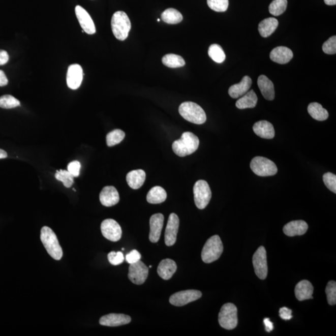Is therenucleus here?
<instances>
[{
	"instance_id": "f257e3e1",
	"label": "nucleus",
	"mask_w": 336,
	"mask_h": 336,
	"mask_svg": "<svg viewBox=\"0 0 336 336\" xmlns=\"http://www.w3.org/2000/svg\"><path fill=\"white\" fill-rule=\"evenodd\" d=\"M199 145V140L196 135L191 132H185L179 140L174 141L172 148L177 156L185 157L195 152Z\"/></svg>"
},
{
	"instance_id": "f03ea898",
	"label": "nucleus",
	"mask_w": 336,
	"mask_h": 336,
	"mask_svg": "<svg viewBox=\"0 0 336 336\" xmlns=\"http://www.w3.org/2000/svg\"><path fill=\"white\" fill-rule=\"evenodd\" d=\"M40 238L50 256L55 260H60L63 256V249L53 230L49 227H43Z\"/></svg>"
},
{
	"instance_id": "7ed1b4c3",
	"label": "nucleus",
	"mask_w": 336,
	"mask_h": 336,
	"mask_svg": "<svg viewBox=\"0 0 336 336\" xmlns=\"http://www.w3.org/2000/svg\"><path fill=\"white\" fill-rule=\"evenodd\" d=\"M179 112L183 118L194 124L201 125L206 121L204 110L194 102H183L180 105Z\"/></svg>"
},
{
	"instance_id": "20e7f679",
	"label": "nucleus",
	"mask_w": 336,
	"mask_h": 336,
	"mask_svg": "<svg viewBox=\"0 0 336 336\" xmlns=\"http://www.w3.org/2000/svg\"><path fill=\"white\" fill-rule=\"evenodd\" d=\"M111 26L115 37L118 40L124 41L131 29V22L126 13L119 11L113 14Z\"/></svg>"
},
{
	"instance_id": "39448f33",
	"label": "nucleus",
	"mask_w": 336,
	"mask_h": 336,
	"mask_svg": "<svg viewBox=\"0 0 336 336\" xmlns=\"http://www.w3.org/2000/svg\"><path fill=\"white\" fill-rule=\"evenodd\" d=\"M224 251L223 243L219 235H213L205 242L201 253L202 260L210 263L218 260Z\"/></svg>"
},
{
	"instance_id": "423d86ee",
	"label": "nucleus",
	"mask_w": 336,
	"mask_h": 336,
	"mask_svg": "<svg viewBox=\"0 0 336 336\" xmlns=\"http://www.w3.org/2000/svg\"><path fill=\"white\" fill-rule=\"evenodd\" d=\"M219 323L227 330L235 328L238 324L237 308L232 303H226L221 308L219 314Z\"/></svg>"
},
{
	"instance_id": "0eeeda50",
	"label": "nucleus",
	"mask_w": 336,
	"mask_h": 336,
	"mask_svg": "<svg viewBox=\"0 0 336 336\" xmlns=\"http://www.w3.org/2000/svg\"><path fill=\"white\" fill-rule=\"evenodd\" d=\"M251 168L255 174L263 177L274 176L278 172L276 163L268 158L262 157L253 158Z\"/></svg>"
},
{
	"instance_id": "6e6552de",
	"label": "nucleus",
	"mask_w": 336,
	"mask_h": 336,
	"mask_svg": "<svg viewBox=\"0 0 336 336\" xmlns=\"http://www.w3.org/2000/svg\"><path fill=\"white\" fill-rule=\"evenodd\" d=\"M194 202L199 209H204L209 204L212 193L208 183L204 180H199L193 188Z\"/></svg>"
},
{
	"instance_id": "1a4fd4ad",
	"label": "nucleus",
	"mask_w": 336,
	"mask_h": 336,
	"mask_svg": "<svg viewBox=\"0 0 336 336\" xmlns=\"http://www.w3.org/2000/svg\"><path fill=\"white\" fill-rule=\"evenodd\" d=\"M253 265L255 273L261 280H265L268 274L267 257L264 247L261 246L253 256Z\"/></svg>"
},
{
	"instance_id": "9d476101",
	"label": "nucleus",
	"mask_w": 336,
	"mask_h": 336,
	"mask_svg": "<svg viewBox=\"0 0 336 336\" xmlns=\"http://www.w3.org/2000/svg\"><path fill=\"white\" fill-rule=\"evenodd\" d=\"M201 291L189 290L179 291L173 294L169 298V302L176 307H183L190 302L198 300L201 298Z\"/></svg>"
},
{
	"instance_id": "9b49d317",
	"label": "nucleus",
	"mask_w": 336,
	"mask_h": 336,
	"mask_svg": "<svg viewBox=\"0 0 336 336\" xmlns=\"http://www.w3.org/2000/svg\"><path fill=\"white\" fill-rule=\"evenodd\" d=\"M149 268L141 261L130 264L128 277L130 281L135 285L143 284L148 278Z\"/></svg>"
},
{
	"instance_id": "f8f14e48",
	"label": "nucleus",
	"mask_w": 336,
	"mask_h": 336,
	"mask_svg": "<svg viewBox=\"0 0 336 336\" xmlns=\"http://www.w3.org/2000/svg\"><path fill=\"white\" fill-rule=\"evenodd\" d=\"M101 232L105 238L112 241L120 240L122 235L120 225L112 219H105L102 222Z\"/></svg>"
},
{
	"instance_id": "ddd939ff",
	"label": "nucleus",
	"mask_w": 336,
	"mask_h": 336,
	"mask_svg": "<svg viewBox=\"0 0 336 336\" xmlns=\"http://www.w3.org/2000/svg\"><path fill=\"white\" fill-rule=\"evenodd\" d=\"M83 76L84 73L81 66L77 64L69 66L67 72V85L71 89H78L82 84Z\"/></svg>"
},
{
	"instance_id": "4468645a",
	"label": "nucleus",
	"mask_w": 336,
	"mask_h": 336,
	"mask_svg": "<svg viewBox=\"0 0 336 336\" xmlns=\"http://www.w3.org/2000/svg\"><path fill=\"white\" fill-rule=\"evenodd\" d=\"M179 226V219L178 216L176 213H171L169 215L165 230V241L166 246L170 247L176 243Z\"/></svg>"
},
{
	"instance_id": "2eb2a0df",
	"label": "nucleus",
	"mask_w": 336,
	"mask_h": 336,
	"mask_svg": "<svg viewBox=\"0 0 336 336\" xmlns=\"http://www.w3.org/2000/svg\"><path fill=\"white\" fill-rule=\"evenodd\" d=\"M75 13L83 30L88 35L95 34L96 32L95 24L87 11L84 8L77 5L75 8Z\"/></svg>"
},
{
	"instance_id": "dca6fc26",
	"label": "nucleus",
	"mask_w": 336,
	"mask_h": 336,
	"mask_svg": "<svg viewBox=\"0 0 336 336\" xmlns=\"http://www.w3.org/2000/svg\"><path fill=\"white\" fill-rule=\"evenodd\" d=\"M131 320L130 316L124 314L112 313L102 316L100 319L99 323L102 326L116 327L129 324Z\"/></svg>"
},
{
	"instance_id": "f3484780",
	"label": "nucleus",
	"mask_w": 336,
	"mask_h": 336,
	"mask_svg": "<svg viewBox=\"0 0 336 336\" xmlns=\"http://www.w3.org/2000/svg\"><path fill=\"white\" fill-rule=\"evenodd\" d=\"M164 225V216L162 213H158L152 215L149 220L150 232L149 240L152 243H157L160 240Z\"/></svg>"
},
{
	"instance_id": "a211bd4d",
	"label": "nucleus",
	"mask_w": 336,
	"mask_h": 336,
	"mask_svg": "<svg viewBox=\"0 0 336 336\" xmlns=\"http://www.w3.org/2000/svg\"><path fill=\"white\" fill-rule=\"evenodd\" d=\"M100 201L105 207H112L118 203L120 196L117 190L113 186H106L100 193Z\"/></svg>"
},
{
	"instance_id": "6ab92c4d",
	"label": "nucleus",
	"mask_w": 336,
	"mask_h": 336,
	"mask_svg": "<svg viewBox=\"0 0 336 336\" xmlns=\"http://www.w3.org/2000/svg\"><path fill=\"white\" fill-rule=\"evenodd\" d=\"M270 57L273 62L280 65H285L292 59L293 54L292 51L287 47L279 46L272 50Z\"/></svg>"
},
{
	"instance_id": "aec40b11",
	"label": "nucleus",
	"mask_w": 336,
	"mask_h": 336,
	"mask_svg": "<svg viewBox=\"0 0 336 336\" xmlns=\"http://www.w3.org/2000/svg\"><path fill=\"white\" fill-rule=\"evenodd\" d=\"M308 226L304 221H293L285 225L283 227V232L289 237L302 235L307 232Z\"/></svg>"
},
{
	"instance_id": "412c9836",
	"label": "nucleus",
	"mask_w": 336,
	"mask_h": 336,
	"mask_svg": "<svg viewBox=\"0 0 336 336\" xmlns=\"http://www.w3.org/2000/svg\"><path fill=\"white\" fill-rule=\"evenodd\" d=\"M253 130L258 137L265 139H272L276 135L274 127L270 122L262 120L257 122L253 127Z\"/></svg>"
},
{
	"instance_id": "4be33fe9",
	"label": "nucleus",
	"mask_w": 336,
	"mask_h": 336,
	"mask_svg": "<svg viewBox=\"0 0 336 336\" xmlns=\"http://www.w3.org/2000/svg\"><path fill=\"white\" fill-rule=\"evenodd\" d=\"M252 79L249 76H244L238 84L233 85L229 88V94L233 99L242 97L249 91L252 85Z\"/></svg>"
},
{
	"instance_id": "5701e85b",
	"label": "nucleus",
	"mask_w": 336,
	"mask_h": 336,
	"mask_svg": "<svg viewBox=\"0 0 336 336\" xmlns=\"http://www.w3.org/2000/svg\"><path fill=\"white\" fill-rule=\"evenodd\" d=\"M177 270V265L173 260L166 258L163 260L158 266L157 271L159 276L163 280L171 279Z\"/></svg>"
},
{
	"instance_id": "b1692460",
	"label": "nucleus",
	"mask_w": 336,
	"mask_h": 336,
	"mask_svg": "<svg viewBox=\"0 0 336 336\" xmlns=\"http://www.w3.org/2000/svg\"><path fill=\"white\" fill-rule=\"evenodd\" d=\"M313 291L314 288L311 282L308 280H302L296 285L294 292L297 299L302 301L313 299Z\"/></svg>"
},
{
	"instance_id": "393cba45",
	"label": "nucleus",
	"mask_w": 336,
	"mask_h": 336,
	"mask_svg": "<svg viewBox=\"0 0 336 336\" xmlns=\"http://www.w3.org/2000/svg\"><path fill=\"white\" fill-rule=\"evenodd\" d=\"M257 84L263 97L268 101H273L274 99V88L273 82L267 77L262 75L258 77Z\"/></svg>"
},
{
	"instance_id": "a878e982",
	"label": "nucleus",
	"mask_w": 336,
	"mask_h": 336,
	"mask_svg": "<svg viewBox=\"0 0 336 336\" xmlns=\"http://www.w3.org/2000/svg\"><path fill=\"white\" fill-rule=\"evenodd\" d=\"M145 179L146 173L142 169L130 171L127 175L128 185L133 190L140 188L143 185Z\"/></svg>"
},
{
	"instance_id": "bb28decb",
	"label": "nucleus",
	"mask_w": 336,
	"mask_h": 336,
	"mask_svg": "<svg viewBox=\"0 0 336 336\" xmlns=\"http://www.w3.org/2000/svg\"><path fill=\"white\" fill-rule=\"evenodd\" d=\"M279 26V21L276 18L265 19L258 24V32L263 38H267L273 34Z\"/></svg>"
},
{
	"instance_id": "cd10ccee",
	"label": "nucleus",
	"mask_w": 336,
	"mask_h": 336,
	"mask_svg": "<svg viewBox=\"0 0 336 336\" xmlns=\"http://www.w3.org/2000/svg\"><path fill=\"white\" fill-rule=\"evenodd\" d=\"M258 97L255 91L253 90H249L238 100L236 102V107L239 109H246V108H252L255 107L257 104Z\"/></svg>"
},
{
	"instance_id": "c85d7f7f",
	"label": "nucleus",
	"mask_w": 336,
	"mask_h": 336,
	"mask_svg": "<svg viewBox=\"0 0 336 336\" xmlns=\"http://www.w3.org/2000/svg\"><path fill=\"white\" fill-rule=\"evenodd\" d=\"M167 198V193L160 186H155L149 190L147 194V201L150 204H157L162 203Z\"/></svg>"
},
{
	"instance_id": "c756f323",
	"label": "nucleus",
	"mask_w": 336,
	"mask_h": 336,
	"mask_svg": "<svg viewBox=\"0 0 336 336\" xmlns=\"http://www.w3.org/2000/svg\"><path fill=\"white\" fill-rule=\"evenodd\" d=\"M308 112L312 117L318 121H324L329 117V113L320 104L313 102L308 105Z\"/></svg>"
},
{
	"instance_id": "7c9ffc66",
	"label": "nucleus",
	"mask_w": 336,
	"mask_h": 336,
	"mask_svg": "<svg viewBox=\"0 0 336 336\" xmlns=\"http://www.w3.org/2000/svg\"><path fill=\"white\" fill-rule=\"evenodd\" d=\"M162 19L165 23L176 24L182 21L183 17L181 13L174 8H168L162 14Z\"/></svg>"
},
{
	"instance_id": "2f4dec72",
	"label": "nucleus",
	"mask_w": 336,
	"mask_h": 336,
	"mask_svg": "<svg viewBox=\"0 0 336 336\" xmlns=\"http://www.w3.org/2000/svg\"><path fill=\"white\" fill-rule=\"evenodd\" d=\"M164 65L170 68H181L185 65V60L179 55L174 54H166L163 57Z\"/></svg>"
},
{
	"instance_id": "473e14b6",
	"label": "nucleus",
	"mask_w": 336,
	"mask_h": 336,
	"mask_svg": "<svg viewBox=\"0 0 336 336\" xmlns=\"http://www.w3.org/2000/svg\"><path fill=\"white\" fill-rule=\"evenodd\" d=\"M208 54L211 59L217 63H223L226 59V54H225L224 50L219 44H212L208 50Z\"/></svg>"
},
{
	"instance_id": "72a5a7b5",
	"label": "nucleus",
	"mask_w": 336,
	"mask_h": 336,
	"mask_svg": "<svg viewBox=\"0 0 336 336\" xmlns=\"http://www.w3.org/2000/svg\"><path fill=\"white\" fill-rule=\"evenodd\" d=\"M126 137V133L120 129H116L108 133L107 137V144L108 146H113L118 144L124 140Z\"/></svg>"
},
{
	"instance_id": "f704fd0d",
	"label": "nucleus",
	"mask_w": 336,
	"mask_h": 336,
	"mask_svg": "<svg viewBox=\"0 0 336 336\" xmlns=\"http://www.w3.org/2000/svg\"><path fill=\"white\" fill-rule=\"evenodd\" d=\"M287 0H274L269 6V12L273 16L281 15L287 9Z\"/></svg>"
},
{
	"instance_id": "c9c22d12",
	"label": "nucleus",
	"mask_w": 336,
	"mask_h": 336,
	"mask_svg": "<svg viewBox=\"0 0 336 336\" xmlns=\"http://www.w3.org/2000/svg\"><path fill=\"white\" fill-rule=\"evenodd\" d=\"M19 106H20V102L15 97L11 95L0 97V108L11 109Z\"/></svg>"
},
{
	"instance_id": "e433bc0d",
	"label": "nucleus",
	"mask_w": 336,
	"mask_h": 336,
	"mask_svg": "<svg viewBox=\"0 0 336 336\" xmlns=\"http://www.w3.org/2000/svg\"><path fill=\"white\" fill-rule=\"evenodd\" d=\"M55 177L57 180L62 182L66 188H71L73 185L74 177L68 170L60 169L59 171H57L56 173L55 174Z\"/></svg>"
},
{
	"instance_id": "4c0bfd02",
	"label": "nucleus",
	"mask_w": 336,
	"mask_h": 336,
	"mask_svg": "<svg viewBox=\"0 0 336 336\" xmlns=\"http://www.w3.org/2000/svg\"><path fill=\"white\" fill-rule=\"evenodd\" d=\"M208 6L216 12H224L228 9L229 0H207Z\"/></svg>"
},
{
	"instance_id": "58836bf2",
	"label": "nucleus",
	"mask_w": 336,
	"mask_h": 336,
	"mask_svg": "<svg viewBox=\"0 0 336 336\" xmlns=\"http://www.w3.org/2000/svg\"><path fill=\"white\" fill-rule=\"evenodd\" d=\"M327 302L330 305L334 306L336 304V283L330 281L327 283L326 288Z\"/></svg>"
},
{
	"instance_id": "ea45409f",
	"label": "nucleus",
	"mask_w": 336,
	"mask_h": 336,
	"mask_svg": "<svg viewBox=\"0 0 336 336\" xmlns=\"http://www.w3.org/2000/svg\"><path fill=\"white\" fill-rule=\"evenodd\" d=\"M323 181L326 187L330 191L336 193V176L331 173H327L323 175Z\"/></svg>"
},
{
	"instance_id": "a19ab883",
	"label": "nucleus",
	"mask_w": 336,
	"mask_h": 336,
	"mask_svg": "<svg viewBox=\"0 0 336 336\" xmlns=\"http://www.w3.org/2000/svg\"><path fill=\"white\" fill-rule=\"evenodd\" d=\"M323 51L327 54L336 53V36H332L323 44Z\"/></svg>"
},
{
	"instance_id": "79ce46f5",
	"label": "nucleus",
	"mask_w": 336,
	"mask_h": 336,
	"mask_svg": "<svg viewBox=\"0 0 336 336\" xmlns=\"http://www.w3.org/2000/svg\"><path fill=\"white\" fill-rule=\"evenodd\" d=\"M108 259L113 265H120L124 261V254L121 252H111L108 254Z\"/></svg>"
},
{
	"instance_id": "37998d69",
	"label": "nucleus",
	"mask_w": 336,
	"mask_h": 336,
	"mask_svg": "<svg viewBox=\"0 0 336 336\" xmlns=\"http://www.w3.org/2000/svg\"><path fill=\"white\" fill-rule=\"evenodd\" d=\"M80 168L81 165L78 161H73L69 164L68 166V171L74 177H78L80 174Z\"/></svg>"
},
{
	"instance_id": "c03bdc74",
	"label": "nucleus",
	"mask_w": 336,
	"mask_h": 336,
	"mask_svg": "<svg viewBox=\"0 0 336 336\" xmlns=\"http://www.w3.org/2000/svg\"><path fill=\"white\" fill-rule=\"evenodd\" d=\"M141 257L140 252H138L137 250H133V251L127 255L126 260L130 264H132V263H135L140 261Z\"/></svg>"
},
{
	"instance_id": "a18cd8bd",
	"label": "nucleus",
	"mask_w": 336,
	"mask_h": 336,
	"mask_svg": "<svg viewBox=\"0 0 336 336\" xmlns=\"http://www.w3.org/2000/svg\"><path fill=\"white\" fill-rule=\"evenodd\" d=\"M279 314L280 318L284 320H290L293 318L292 311L287 307L280 308Z\"/></svg>"
},
{
	"instance_id": "49530a36",
	"label": "nucleus",
	"mask_w": 336,
	"mask_h": 336,
	"mask_svg": "<svg viewBox=\"0 0 336 336\" xmlns=\"http://www.w3.org/2000/svg\"><path fill=\"white\" fill-rule=\"evenodd\" d=\"M9 60V55L5 50L0 49V66L6 65Z\"/></svg>"
},
{
	"instance_id": "de8ad7c7",
	"label": "nucleus",
	"mask_w": 336,
	"mask_h": 336,
	"mask_svg": "<svg viewBox=\"0 0 336 336\" xmlns=\"http://www.w3.org/2000/svg\"><path fill=\"white\" fill-rule=\"evenodd\" d=\"M263 323L265 326V330L266 332H270L273 330V324L269 318H265L263 319Z\"/></svg>"
},
{
	"instance_id": "09e8293b",
	"label": "nucleus",
	"mask_w": 336,
	"mask_h": 336,
	"mask_svg": "<svg viewBox=\"0 0 336 336\" xmlns=\"http://www.w3.org/2000/svg\"><path fill=\"white\" fill-rule=\"evenodd\" d=\"M8 84V80L5 72L0 70V87H4Z\"/></svg>"
},
{
	"instance_id": "8fccbe9b",
	"label": "nucleus",
	"mask_w": 336,
	"mask_h": 336,
	"mask_svg": "<svg viewBox=\"0 0 336 336\" xmlns=\"http://www.w3.org/2000/svg\"><path fill=\"white\" fill-rule=\"evenodd\" d=\"M8 157V154L4 149H0V159H5Z\"/></svg>"
},
{
	"instance_id": "3c124183",
	"label": "nucleus",
	"mask_w": 336,
	"mask_h": 336,
	"mask_svg": "<svg viewBox=\"0 0 336 336\" xmlns=\"http://www.w3.org/2000/svg\"><path fill=\"white\" fill-rule=\"evenodd\" d=\"M325 4L330 6L336 5V0H324Z\"/></svg>"
},
{
	"instance_id": "603ef678",
	"label": "nucleus",
	"mask_w": 336,
	"mask_h": 336,
	"mask_svg": "<svg viewBox=\"0 0 336 336\" xmlns=\"http://www.w3.org/2000/svg\"><path fill=\"white\" fill-rule=\"evenodd\" d=\"M157 21H158V22H160V19H157Z\"/></svg>"
}]
</instances>
